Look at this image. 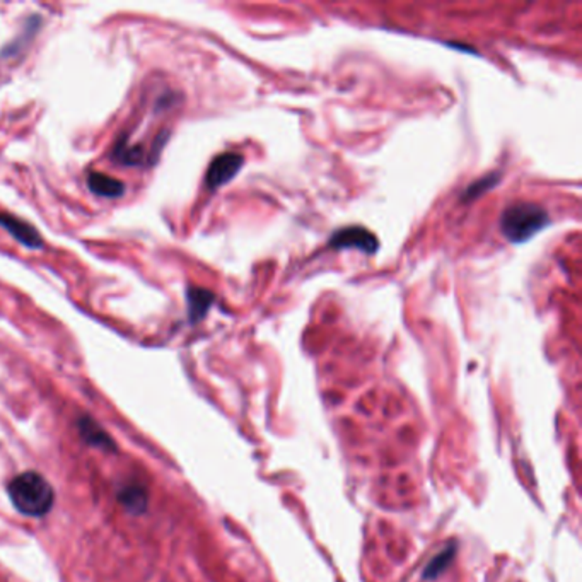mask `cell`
Returning a JSON list of instances; mask_svg holds the SVG:
<instances>
[{"label":"cell","instance_id":"obj_4","mask_svg":"<svg viewBox=\"0 0 582 582\" xmlns=\"http://www.w3.org/2000/svg\"><path fill=\"white\" fill-rule=\"evenodd\" d=\"M243 161H245L243 155L238 153H224L217 155L207 169L206 183L208 188L217 190L220 186L231 182L239 173V169L243 168Z\"/></svg>","mask_w":582,"mask_h":582},{"label":"cell","instance_id":"obj_10","mask_svg":"<svg viewBox=\"0 0 582 582\" xmlns=\"http://www.w3.org/2000/svg\"><path fill=\"white\" fill-rule=\"evenodd\" d=\"M113 157L122 164L135 166V164H141L145 161V153H143V147L130 145L127 139H122L113 149Z\"/></svg>","mask_w":582,"mask_h":582},{"label":"cell","instance_id":"obj_1","mask_svg":"<svg viewBox=\"0 0 582 582\" xmlns=\"http://www.w3.org/2000/svg\"><path fill=\"white\" fill-rule=\"evenodd\" d=\"M7 493L14 507L29 518L47 516L55 504L52 485L37 471L16 475L7 485Z\"/></svg>","mask_w":582,"mask_h":582},{"label":"cell","instance_id":"obj_9","mask_svg":"<svg viewBox=\"0 0 582 582\" xmlns=\"http://www.w3.org/2000/svg\"><path fill=\"white\" fill-rule=\"evenodd\" d=\"M118 501L129 511L130 514H143L147 505H149L147 492L143 491V487L137 485V483L122 487V491L118 493Z\"/></svg>","mask_w":582,"mask_h":582},{"label":"cell","instance_id":"obj_6","mask_svg":"<svg viewBox=\"0 0 582 582\" xmlns=\"http://www.w3.org/2000/svg\"><path fill=\"white\" fill-rule=\"evenodd\" d=\"M214 294L204 287H188L186 291V304H188V318L190 323H198L206 318L208 310L214 304Z\"/></svg>","mask_w":582,"mask_h":582},{"label":"cell","instance_id":"obj_7","mask_svg":"<svg viewBox=\"0 0 582 582\" xmlns=\"http://www.w3.org/2000/svg\"><path fill=\"white\" fill-rule=\"evenodd\" d=\"M79 432L80 438L86 440L90 446L100 448L103 451H115V440L111 439L101 426H98L90 417H80L79 420Z\"/></svg>","mask_w":582,"mask_h":582},{"label":"cell","instance_id":"obj_3","mask_svg":"<svg viewBox=\"0 0 582 582\" xmlns=\"http://www.w3.org/2000/svg\"><path fill=\"white\" fill-rule=\"evenodd\" d=\"M328 246L332 249H357L365 255H375L379 248V241L375 234L361 226L344 228L332 234Z\"/></svg>","mask_w":582,"mask_h":582},{"label":"cell","instance_id":"obj_5","mask_svg":"<svg viewBox=\"0 0 582 582\" xmlns=\"http://www.w3.org/2000/svg\"><path fill=\"white\" fill-rule=\"evenodd\" d=\"M0 228L9 231L17 243H21L26 248H31V249L43 248V238L39 236L37 228H33L29 222H25V220L11 216V214L0 212Z\"/></svg>","mask_w":582,"mask_h":582},{"label":"cell","instance_id":"obj_2","mask_svg":"<svg viewBox=\"0 0 582 582\" xmlns=\"http://www.w3.org/2000/svg\"><path fill=\"white\" fill-rule=\"evenodd\" d=\"M501 233L513 245H523L530 241L533 236L542 233L550 226V216L546 208L538 204L516 202L504 208L501 214Z\"/></svg>","mask_w":582,"mask_h":582},{"label":"cell","instance_id":"obj_12","mask_svg":"<svg viewBox=\"0 0 582 582\" xmlns=\"http://www.w3.org/2000/svg\"><path fill=\"white\" fill-rule=\"evenodd\" d=\"M499 173H491V175H487V176H483V178H480L477 182L471 183L468 188L465 190V195H463V200L468 202V200H475V198H479L480 195L485 194V192H489L492 190L497 183H499Z\"/></svg>","mask_w":582,"mask_h":582},{"label":"cell","instance_id":"obj_11","mask_svg":"<svg viewBox=\"0 0 582 582\" xmlns=\"http://www.w3.org/2000/svg\"><path fill=\"white\" fill-rule=\"evenodd\" d=\"M454 552H456V545L448 546L446 550H442L439 556H434L430 560V564L428 566V569L424 572V577L426 579H436L438 576H440L444 570L448 569V566L451 564V560L454 558Z\"/></svg>","mask_w":582,"mask_h":582},{"label":"cell","instance_id":"obj_8","mask_svg":"<svg viewBox=\"0 0 582 582\" xmlns=\"http://www.w3.org/2000/svg\"><path fill=\"white\" fill-rule=\"evenodd\" d=\"M88 186L92 194L100 195L104 198H118L125 194V183L120 182L113 176H108L104 173H91L88 178Z\"/></svg>","mask_w":582,"mask_h":582}]
</instances>
